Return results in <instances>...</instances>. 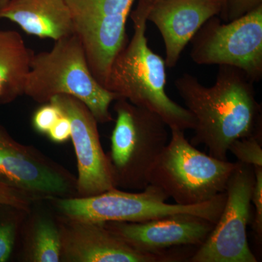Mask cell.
<instances>
[{"label": "cell", "instance_id": "cell-1", "mask_svg": "<svg viewBox=\"0 0 262 262\" xmlns=\"http://www.w3.org/2000/svg\"><path fill=\"white\" fill-rule=\"evenodd\" d=\"M253 83L242 70L225 65L219 67L211 87L190 74L178 77L176 89L195 120L191 144H203L211 156L227 160L233 141L261 133V106Z\"/></svg>", "mask_w": 262, "mask_h": 262}, {"label": "cell", "instance_id": "cell-2", "mask_svg": "<svg viewBox=\"0 0 262 262\" xmlns=\"http://www.w3.org/2000/svg\"><path fill=\"white\" fill-rule=\"evenodd\" d=\"M149 10L138 3L136 9L130 12L134 34L112 63L104 88L119 98L158 114L169 128L193 130L195 120L192 114L165 92V60L148 46L146 30Z\"/></svg>", "mask_w": 262, "mask_h": 262}, {"label": "cell", "instance_id": "cell-3", "mask_svg": "<svg viewBox=\"0 0 262 262\" xmlns=\"http://www.w3.org/2000/svg\"><path fill=\"white\" fill-rule=\"evenodd\" d=\"M24 95L42 104L59 95L73 96L102 124L113 121L110 105L120 98L95 79L76 34L56 40L49 51L34 53Z\"/></svg>", "mask_w": 262, "mask_h": 262}, {"label": "cell", "instance_id": "cell-4", "mask_svg": "<svg viewBox=\"0 0 262 262\" xmlns=\"http://www.w3.org/2000/svg\"><path fill=\"white\" fill-rule=\"evenodd\" d=\"M226 193L201 204H170L165 193L148 184L142 192H123L117 188L90 196L55 198L63 218L91 222H144L176 214L203 217L215 225L223 210Z\"/></svg>", "mask_w": 262, "mask_h": 262}, {"label": "cell", "instance_id": "cell-5", "mask_svg": "<svg viewBox=\"0 0 262 262\" xmlns=\"http://www.w3.org/2000/svg\"><path fill=\"white\" fill-rule=\"evenodd\" d=\"M170 130L171 137L151 167L148 184L183 206L206 203L225 192L236 163L205 154L188 141L184 130Z\"/></svg>", "mask_w": 262, "mask_h": 262}, {"label": "cell", "instance_id": "cell-6", "mask_svg": "<svg viewBox=\"0 0 262 262\" xmlns=\"http://www.w3.org/2000/svg\"><path fill=\"white\" fill-rule=\"evenodd\" d=\"M116 122L107 155L116 188L143 190L150 170L169 141L168 125L154 112L117 99Z\"/></svg>", "mask_w": 262, "mask_h": 262}, {"label": "cell", "instance_id": "cell-7", "mask_svg": "<svg viewBox=\"0 0 262 262\" xmlns=\"http://www.w3.org/2000/svg\"><path fill=\"white\" fill-rule=\"evenodd\" d=\"M190 42V57L196 64L230 66L253 82L261 80L262 6L227 24L212 17Z\"/></svg>", "mask_w": 262, "mask_h": 262}, {"label": "cell", "instance_id": "cell-8", "mask_svg": "<svg viewBox=\"0 0 262 262\" xmlns=\"http://www.w3.org/2000/svg\"><path fill=\"white\" fill-rule=\"evenodd\" d=\"M91 73L105 87L110 67L128 42L127 18L135 0H65Z\"/></svg>", "mask_w": 262, "mask_h": 262}, {"label": "cell", "instance_id": "cell-9", "mask_svg": "<svg viewBox=\"0 0 262 262\" xmlns=\"http://www.w3.org/2000/svg\"><path fill=\"white\" fill-rule=\"evenodd\" d=\"M254 168L236 162L226 187V201L219 220L190 262H257L248 244Z\"/></svg>", "mask_w": 262, "mask_h": 262}, {"label": "cell", "instance_id": "cell-10", "mask_svg": "<svg viewBox=\"0 0 262 262\" xmlns=\"http://www.w3.org/2000/svg\"><path fill=\"white\" fill-rule=\"evenodd\" d=\"M0 184L34 200L77 196V178L0 125Z\"/></svg>", "mask_w": 262, "mask_h": 262}, {"label": "cell", "instance_id": "cell-11", "mask_svg": "<svg viewBox=\"0 0 262 262\" xmlns=\"http://www.w3.org/2000/svg\"><path fill=\"white\" fill-rule=\"evenodd\" d=\"M56 103L72 125V139L77 157V196H90L116 188L107 155L103 151L98 122L80 100L69 95L55 96Z\"/></svg>", "mask_w": 262, "mask_h": 262}, {"label": "cell", "instance_id": "cell-12", "mask_svg": "<svg viewBox=\"0 0 262 262\" xmlns=\"http://www.w3.org/2000/svg\"><path fill=\"white\" fill-rule=\"evenodd\" d=\"M62 219L58 225L61 261L179 262L189 259V253L186 251L169 254L137 251L106 228L103 222Z\"/></svg>", "mask_w": 262, "mask_h": 262}, {"label": "cell", "instance_id": "cell-13", "mask_svg": "<svg viewBox=\"0 0 262 262\" xmlns=\"http://www.w3.org/2000/svg\"><path fill=\"white\" fill-rule=\"evenodd\" d=\"M105 227L141 252L169 254L199 248L215 224L192 214H176L144 222H103Z\"/></svg>", "mask_w": 262, "mask_h": 262}, {"label": "cell", "instance_id": "cell-14", "mask_svg": "<svg viewBox=\"0 0 262 262\" xmlns=\"http://www.w3.org/2000/svg\"><path fill=\"white\" fill-rule=\"evenodd\" d=\"M223 0H158L147 21L158 29L165 45L166 67L173 68L188 43L208 19L218 16Z\"/></svg>", "mask_w": 262, "mask_h": 262}, {"label": "cell", "instance_id": "cell-15", "mask_svg": "<svg viewBox=\"0 0 262 262\" xmlns=\"http://www.w3.org/2000/svg\"><path fill=\"white\" fill-rule=\"evenodd\" d=\"M0 19L9 20L39 38L56 41L75 34L65 0H10L0 8Z\"/></svg>", "mask_w": 262, "mask_h": 262}, {"label": "cell", "instance_id": "cell-16", "mask_svg": "<svg viewBox=\"0 0 262 262\" xmlns=\"http://www.w3.org/2000/svg\"><path fill=\"white\" fill-rule=\"evenodd\" d=\"M34 51L14 30H0V103L24 95Z\"/></svg>", "mask_w": 262, "mask_h": 262}, {"label": "cell", "instance_id": "cell-17", "mask_svg": "<svg viewBox=\"0 0 262 262\" xmlns=\"http://www.w3.org/2000/svg\"><path fill=\"white\" fill-rule=\"evenodd\" d=\"M26 259L32 262L61 261V232L59 225L54 221L46 216L38 217L34 221Z\"/></svg>", "mask_w": 262, "mask_h": 262}, {"label": "cell", "instance_id": "cell-18", "mask_svg": "<svg viewBox=\"0 0 262 262\" xmlns=\"http://www.w3.org/2000/svg\"><path fill=\"white\" fill-rule=\"evenodd\" d=\"M229 151L241 163L253 167L262 166L261 133L233 141Z\"/></svg>", "mask_w": 262, "mask_h": 262}, {"label": "cell", "instance_id": "cell-19", "mask_svg": "<svg viewBox=\"0 0 262 262\" xmlns=\"http://www.w3.org/2000/svg\"><path fill=\"white\" fill-rule=\"evenodd\" d=\"M62 115L63 112L56 103H43L33 115L32 126L39 134L47 135L48 131Z\"/></svg>", "mask_w": 262, "mask_h": 262}, {"label": "cell", "instance_id": "cell-20", "mask_svg": "<svg viewBox=\"0 0 262 262\" xmlns=\"http://www.w3.org/2000/svg\"><path fill=\"white\" fill-rule=\"evenodd\" d=\"M260 6H262V0H225L220 18L228 23L241 18Z\"/></svg>", "mask_w": 262, "mask_h": 262}, {"label": "cell", "instance_id": "cell-21", "mask_svg": "<svg viewBox=\"0 0 262 262\" xmlns=\"http://www.w3.org/2000/svg\"><path fill=\"white\" fill-rule=\"evenodd\" d=\"M255 182L253 185L251 203L254 206L255 213L252 224L255 238L261 244L262 238V166L253 167Z\"/></svg>", "mask_w": 262, "mask_h": 262}, {"label": "cell", "instance_id": "cell-22", "mask_svg": "<svg viewBox=\"0 0 262 262\" xmlns=\"http://www.w3.org/2000/svg\"><path fill=\"white\" fill-rule=\"evenodd\" d=\"M32 200L23 193L0 184V206L10 207L18 211H27Z\"/></svg>", "mask_w": 262, "mask_h": 262}, {"label": "cell", "instance_id": "cell-23", "mask_svg": "<svg viewBox=\"0 0 262 262\" xmlns=\"http://www.w3.org/2000/svg\"><path fill=\"white\" fill-rule=\"evenodd\" d=\"M16 236V225L13 222L0 223V262L9 259Z\"/></svg>", "mask_w": 262, "mask_h": 262}, {"label": "cell", "instance_id": "cell-24", "mask_svg": "<svg viewBox=\"0 0 262 262\" xmlns=\"http://www.w3.org/2000/svg\"><path fill=\"white\" fill-rule=\"evenodd\" d=\"M48 138L53 142L62 144L71 139L72 136V125L70 119L64 114L51 127L47 134Z\"/></svg>", "mask_w": 262, "mask_h": 262}, {"label": "cell", "instance_id": "cell-25", "mask_svg": "<svg viewBox=\"0 0 262 262\" xmlns=\"http://www.w3.org/2000/svg\"><path fill=\"white\" fill-rule=\"evenodd\" d=\"M158 0H139L138 3H140L141 4L146 5V6L149 7V8H151V5L154 4L155 3H156Z\"/></svg>", "mask_w": 262, "mask_h": 262}, {"label": "cell", "instance_id": "cell-26", "mask_svg": "<svg viewBox=\"0 0 262 262\" xmlns=\"http://www.w3.org/2000/svg\"><path fill=\"white\" fill-rule=\"evenodd\" d=\"M9 1L10 0H0V8L4 6V5L7 4V3H8Z\"/></svg>", "mask_w": 262, "mask_h": 262}, {"label": "cell", "instance_id": "cell-27", "mask_svg": "<svg viewBox=\"0 0 262 262\" xmlns=\"http://www.w3.org/2000/svg\"><path fill=\"white\" fill-rule=\"evenodd\" d=\"M223 2H225V0H223ZM223 5H224V4H223Z\"/></svg>", "mask_w": 262, "mask_h": 262}]
</instances>
